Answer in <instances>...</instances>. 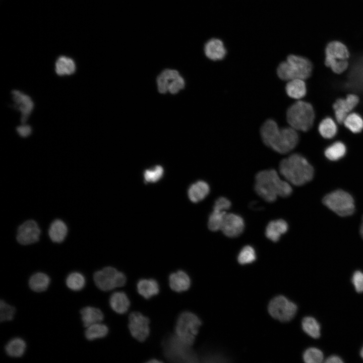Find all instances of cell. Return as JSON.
Listing matches in <instances>:
<instances>
[{
  "instance_id": "obj_28",
  "label": "cell",
  "mask_w": 363,
  "mask_h": 363,
  "mask_svg": "<svg viewBox=\"0 0 363 363\" xmlns=\"http://www.w3.org/2000/svg\"><path fill=\"white\" fill-rule=\"evenodd\" d=\"M76 70L75 62L69 57L59 56L55 62V71L59 76L71 75L75 72Z\"/></svg>"
},
{
  "instance_id": "obj_4",
  "label": "cell",
  "mask_w": 363,
  "mask_h": 363,
  "mask_svg": "<svg viewBox=\"0 0 363 363\" xmlns=\"http://www.w3.org/2000/svg\"><path fill=\"white\" fill-rule=\"evenodd\" d=\"M313 70L311 62L307 58L295 54L289 55L277 68L278 77L284 81L293 79L306 80L309 78Z\"/></svg>"
},
{
  "instance_id": "obj_25",
  "label": "cell",
  "mask_w": 363,
  "mask_h": 363,
  "mask_svg": "<svg viewBox=\"0 0 363 363\" xmlns=\"http://www.w3.org/2000/svg\"><path fill=\"white\" fill-rule=\"evenodd\" d=\"M138 293L144 298L148 299L157 294L159 291L158 282L153 279H142L137 283Z\"/></svg>"
},
{
  "instance_id": "obj_1",
  "label": "cell",
  "mask_w": 363,
  "mask_h": 363,
  "mask_svg": "<svg viewBox=\"0 0 363 363\" xmlns=\"http://www.w3.org/2000/svg\"><path fill=\"white\" fill-rule=\"evenodd\" d=\"M260 134L264 143L280 154L292 151L297 145L299 137L292 128H280L272 119L267 120L262 126Z\"/></svg>"
},
{
  "instance_id": "obj_43",
  "label": "cell",
  "mask_w": 363,
  "mask_h": 363,
  "mask_svg": "<svg viewBox=\"0 0 363 363\" xmlns=\"http://www.w3.org/2000/svg\"><path fill=\"white\" fill-rule=\"evenodd\" d=\"M230 206V201L227 198L221 197L216 200L214 205L213 209L226 211L229 209Z\"/></svg>"
},
{
  "instance_id": "obj_20",
  "label": "cell",
  "mask_w": 363,
  "mask_h": 363,
  "mask_svg": "<svg viewBox=\"0 0 363 363\" xmlns=\"http://www.w3.org/2000/svg\"><path fill=\"white\" fill-rule=\"evenodd\" d=\"M169 284L173 290L180 292L188 290L191 284L189 275L183 270L171 273L169 277Z\"/></svg>"
},
{
  "instance_id": "obj_12",
  "label": "cell",
  "mask_w": 363,
  "mask_h": 363,
  "mask_svg": "<svg viewBox=\"0 0 363 363\" xmlns=\"http://www.w3.org/2000/svg\"><path fill=\"white\" fill-rule=\"evenodd\" d=\"M343 87L347 90L363 95V53L352 62Z\"/></svg>"
},
{
  "instance_id": "obj_34",
  "label": "cell",
  "mask_w": 363,
  "mask_h": 363,
  "mask_svg": "<svg viewBox=\"0 0 363 363\" xmlns=\"http://www.w3.org/2000/svg\"><path fill=\"white\" fill-rule=\"evenodd\" d=\"M86 283L84 276L78 272H74L69 274L66 278L67 286L72 290L79 291L82 289Z\"/></svg>"
},
{
  "instance_id": "obj_24",
  "label": "cell",
  "mask_w": 363,
  "mask_h": 363,
  "mask_svg": "<svg viewBox=\"0 0 363 363\" xmlns=\"http://www.w3.org/2000/svg\"><path fill=\"white\" fill-rule=\"evenodd\" d=\"M285 89L287 95L294 99H300L307 93L306 84L302 79H297L288 81Z\"/></svg>"
},
{
  "instance_id": "obj_41",
  "label": "cell",
  "mask_w": 363,
  "mask_h": 363,
  "mask_svg": "<svg viewBox=\"0 0 363 363\" xmlns=\"http://www.w3.org/2000/svg\"><path fill=\"white\" fill-rule=\"evenodd\" d=\"M163 173V169L160 165H156L152 169L146 170L144 173L145 180L147 182H156L159 180Z\"/></svg>"
},
{
  "instance_id": "obj_8",
  "label": "cell",
  "mask_w": 363,
  "mask_h": 363,
  "mask_svg": "<svg viewBox=\"0 0 363 363\" xmlns=\"http://www.w3.org/2000/svg\"><path fill=\"white\" fill-rule=\"evenodd\" d=\"M323 204L340 216H347L354 211V200L346 192L338 190L327 195L323 199Z\"/></svg>"
},
{
  "instance_id": "obj_26",
  "label": "cell",
  "mask_w": 363,
  "mask_h": 363,
  "mask_svg": "<svg viewBox=\"0 0 363 363\" xmlns=\"http://www.w3.org/2000/svg\"><path fill=\"white\" fill-rule=\"evenodd\" d=\"M67 233V226L62 220L55 219L51 223L48 230V234L53 242L56 243L63 242Z\"/></svg>"
},
{
  "instance_id": "obj_31",
  "label": "cell",
  "mask_w": 363,
  "mask_h": 363,
  "mask_svg": "<svg viewBox=\"0 0 363 363\" xmlns=\"http://www.w3.org/2000/svg\"><path fill=\"white\" fill-rule=\"evenodd\" d=\"M108 332V328L107 326L99 322L87 327L85 335L87 340L92 341L104 337Z\"/></svg>"
},
{
  "instance_id": "obj_29",
  "label": "cell",
  "mask_w": 363,
  "mask_h": 363,
  "mask_svg": "<svg viewBox=\"0 0 363 363\" xmlns=\"http://www.w3.org/2000/svg\"><path fill=\"white\" fill-rule=\"evenodd\" d=\"M50 281V278L47 274L42 272H37L30 277L29 286L33 291L41 292L47 289Z\"/></svg>"
},
{
  "instance_id": "obj_30",
  "label": "cell",
  "mask_w": 363,
  "mask_h": 363,
  "mask_svg": "<svg viewBox=\"0 0 363 363\" xmlns=\"http://www.w3.org/2000/svg\"><path fill=\"white\" fill-rule=\"evenodd\" d=\"M26 344L24 340L20 338L11 339L6 345L5 351L7 354L13 357L22 356L25 351Z\"/></svg>"
},
{
  "instance_id": "obj_7",
  "label": "cell",
  "mask_w": 363,
  "mask_h": 363,
  "mask_svg": "<svg viewBox=\"0 0 363 363\" xmlns=\"http://www.w3.org/2000/svg\"><path fill=\"white\" fill-rule=\"evenodd\" d=\"M202 324L194 313L185 311L178 316L175 326V335L185 343L192 345Z\"/></svg>"
},
{
  "instance_id": "obj_23",
  "label": "cell",
  "mask_w": 363,
  "mask_h": 363,
  "mask_svg": "<svg viewBox=\"0 0 363 363\" xmlns=\"http://www.w3.org/2000/svg\"><path fill=\"white\" fill-rule=\"evenodd\" d=\"M80 314L83 326L86 328L92 324L101 322L104 319L102 311L93 307L83 308L80 311Z\"/></svg>"
},
{
  "instance_id": "obj_37",
  "label": "cell",
  "mask_w": 363,
  "mask_h": 363,
  "mask_svg": "<svg viewBox=\"0 0 363 363\" xmlns=\"http://www.w3.org/2000/svg\"><path fill=\"white\" fill-rule=\"evenodd\" d=\"M226 214V211L213 209L208 219V226L209 229L213 231L220 230Z\"/></svg>"
},
{
  "instance_id": "obj_22",
  "label": "cell",
  "mask_w": 363,
  "mask_h": 363,
  "mask_svg": "<svg viewBox=\"0 0 363 363\" xmlns=\"http://www.w3.org/2000/svg\"><path fill=\"white\" fill-rule=\"evenodd\" d=\"M109 305L111 308L115 312L123 314L128 311L130 302L128 296L125 292L116 291L110 296Z\"/></svg>"
},
{
  "instance_id": "obj_35",
  "label": "cell",
  "mask_w": 363,
  "mask_h": 363,
  "mask_svg": "<svg viewBox=\"0 0 363 363\" xmlns=\"http://www.w3.org/2000/svg\"><path fill=\"white\" fill-rule=\"evenodd\" d=\"M343 124L346 128L353 133H359L363 130V119L356 113H349Z\"/></svg>"
},
{
  "instance_id": "obj_5",
  "label": "cell",
  "mask_w": 363,
  "mask_h": 363,
  "mask_svg": "<svg viewBox=\"0 0 363 363\" xmlns=\"http://www.w3.org/2000/svg\"><path fill=\"white\" fill-rule=\"evenodd\" d=\"M315 117L312 105L304 101L292 104L286 112V119L290 127L296 131L307 132L313 125Z\"/></svg>"
},
{
  "instance_id": "obj_45",
  "label": "cell",
  "mask_w": 363,
  "mask_h": 363,
  "mask_svg": "<svg viewBox=\"0 0 363 363\" xmlns=\"http://www.w3.org/2000/svg\"><path fill=\"white\" fill-rule=\"evenodd\" d=\"M326 363H341L342 360L337 355H332L328 357L325 361Z\"/></svg>"
},
{
  "instance_id": "obj_6",
  "label": "cell",
  "mask_w": 363,
  "mask_h": 363,
  "mask_svg": "<svg viewBox=\"0 0 363 363\" xmlns=\"http://www.w3.org/2000/svg\"><path fill=\"white\" fill-rule=\"evenodd\" d=\"M165 357L170 361L179 362H196L198 356L188 345L175 335L165 337L162 342Z\"/></svg>"
},
{
  "instance_id": "obj_21",
  "label": "cell",
  "mask_w": 363,
  "mask_h": 363,
  "mask_svg": "<svg viewBox=\"0 0 363 363\" xmlns=\"http://www.w3.org/2000/svg\"><path fill=\"white\" fill-rule=\"evenodd\" d=\"M288 228L287 223L283 219L272 220L267 225L265 235L271 241L276 242L279 240L282 234L286 232Z\"/></svg>"
},
{
  "instance_id": "obj_47",
  "label": "cell",
  "mask_w": 363,
  "mask_h": 363,
  "mask_svg": "<svg viewBox=\"0 0 363 363\" xmlns=\"http://www.w3.org/2000/svg\"><path fill=\"white\" fill-rule=\"evenodd\" d=\"M161 362V361L158 360L156 359H152L151 360L148 361V362Z\"/></svg>"
},
{
  "instance_id": "obj_3",
  "label": "cell",
  "mask_w": 363,
  "mask_h": 363,
  "mask_svg": "<svg viewBox=\"0 0 363 363\" xmlns=\"http://www.w3.org/2000/svg\"><path fill=\"white\" fill-rule=\"evenodd\" d=\"M280 174L289 183L299 186L310 182L314 168L302 155L294 153L282 159L279 164Z\"/></svg>"
},
{
  "instance_id": "obj_19",
  "label": "cell",
  "mask_w": 363,
  "mask_h": 363,
  "mask_svg": "<svg viewBox=\"0 0 363 363\" xmlns=\"http://www.w3.org/2000/svg\"><path fill=\"white\" fill-rule=\"evenodd\" d=\"M204 50L206 56L212 60H222L226 54L223 42L218 38L209 40L205 44Z\"/></svg>"
},
{
  "instance_id": "obj_38",
  "label": "cell",
  "mask_w": 363,
  "mask_h": 363,
  "mask_svg": "<svg viewBox=\"0 0 363 363\" xmlns=\"http://www.w3.org/2000/svg\"><path fill=\"white\" fill-rule=\"evenodd\" d=\"M256 255L253 247L251 246H246L239 252L237 261L241 265L251 263L255 261Z\"/></svg>"
},
{
  "instance_id": "obj_14",
  "label": "cell",
  "mask_w": 363,
  "mask_h": 363,
  "mask_svg": "<svg viewBox=\"0 0 363 363\" xmlns=\"http://www.w3.org/2000/svg\"><path fill=\"white\" fill-rule=\"evenodd\" d=\"M40 234V229L37 223L33 220H29L19 227L17 240L21 245H30L39 240Z\"/></svg>"
},
{
  "instance_id": "obj_33",
  "label": "cell",
  "mask_w": 363,
  "mask_h": 363,
  "mask_svg": "<svg viewBox=\"0 0 363 363\" xmlns=\"http://www.w3.org/2000/svg\"><path fill=\"white\" fill-rule=\"evenodd\" d=\"M318 130L323 138L331 139L336 135L337 132V127L332 118L326 117L320 123Z\"/></svg>"
},
{
  "instance_id": "obj_42",
  "label": "cell",
  "mask_w": 363,
  "mask_h": 363,
  "mask_svg": "<svg viewBox=\"0 0 363 363\" xmlns=\"http://www.w3.org/2000/svg\"><path fill=\"white\" fill-rule=\"evenodd\" d=\"M352 282L355 290L361 293L363 292V273L360 271H355L352 277Z\"/></svg>"
},
{
  "instance_id": "obj_13",
  "label": "cell",
  "mask_w": 363,
  "mask_h": 363,
  "mask_svg": "<svg viewBox=\"0 0 363 363\" xmlns=\"http://www.w3.org/2000/svg\"><path fill=\"white\" fill-rule=\"evenodd\" d=\"M149 319L138 312L132 313L129 317V328L131 335L139 341H144L149 335Z\"/></svg>"
},
{
  "instance_id": "obj_48",
  "label": "cell",
  "mask_w": 363,
  "mask_h": 363,
  "mask_svg": "<svg viewBox=\"0 0 363 363\" xmlns=\"http://www.w3.org/2000/svg\"><path fill=\"white\" fill-rule=\"evenodd\" d=\"M360 355L361 357L363 358V347H362L361 351H360Z\"/></svg>"
},
{
  "instance_id": "obj_15",
  "label": "cell",
  "mask_w": 363,
  "mask_h": 363,
  "mask_svg": "<svg viewBox=\"0 0 363 363\" xmlns=\"http://www.w3.org/2000/svg\"><path fill=\"white\" fill-rule=\"evenodd\" d=\"M11 94L14 102L13 107L20 111L21 122L25 124L34 108L32 99L28 95L18 90H12Z\"/></svg>"
},
{
  "instance_id": "obj_36",
  "label": "cell",
  "mask_w": 363,
  "mask_h": 363,
  "mask_svg": "<svg viewBox=\"0 0 363 363\" xmlns=\"http://www.w3.org/2000/svg\"><path fill=\"white\" fill-rule=\"evenodd\" d=\"M303 330L313 338H318L320 336V326L316 320L312 317L304 318L301 323Z\"/></svg>"
},
{
  "instance_id": "obj_17",
  "label": "cell",
  "mask_w": 363,
  "mask_h": 363,
  "mask_svg": "<svg viewBox=\"0 0 363 363\" xmlns=\"http://www.w3.org/2000/svg\"><path fill=\"white\" fill-rule=\"evenodd\" d=\"M245 228L243 218L234 213H227L223 220L220 230L229 237H236L240 235Z\"/></svg>"
},
{
  "instance_id": "obj_44",
  "label": "cell",
  "mask_w": 363,
  "mask_h": 363,
  "mask_svg": "<svg viewBox=\"0 0 363 363\" xmlns=\"http://www.w3.org/2000/svg\"><path fill=\"white\" fill-rule=\"evenodd\" d=\"M16 131L21 137L26 138L32 134V129L30 126L22 124V125L17 127Z\"/></svg>"
},
{
  "instance_id": "obj_40",
  "label": "cell",
  "mask_w": 363,
  "mask_h": 363,
  "mask_svg": "<svg viewBox=\"0 0 363 363\" xmlns=\"http://www.w3.org/2000/svg\"><path fill=\"white\" fill-rule=\"evenodd\" d=\"M16 313L14 307L7 304L4 300L0 301V320L1 322L12 320Z\"/></svg>"
},
{
  "instance_id": "obj_27",
  "label": "cell",
  "mask_w": 363,
  "mask_h": 363,
  "mask_svg": "<svg viewBox=\"0 0 363 363\" xmlns=\"http://www.w3.org/2000/svg\"><path fill=\"white\" fill-rule=\"evenodd\" d=\"M209 192V185L206 182L199 180L190 186L188 195L192 202L197 203L205 198Z\"/></svg>"
},
{
  "instance_id": "obj_39",
  "label": "cell",
  "mask_w": 363,
  "mask_h": 363,
  "mask_svg": "<svg viewBox=\"0 0 363 363\" xmlns=\"http://www.w3.org/2000/svg\"><path fill=\"white\" fill-rule=\"evenodd\" d=\"M303 359L307 363H320L323 360V354L320 349L310 347L304 352Z\"/></svg>"
},
{
  "instance_id": "obj_11",
  "label": "cell",
  "mask_w": 363,
  "mask_h": 363,
  "mask_svg": "<svg viewBox=\"0 0 363 363\" xmlns=\"http://www.w3.org/2000/svg\"><path fill=\"white\" fill-rule=\"evenodd\" d=\"M157 88L161 93L176 94L185 87V82L179 73L175 70L166 69L162 71L157 79Z\"/></svg>"
},
{
  "instance_id": "obj_10",
  "label": "cell",
  "mask_w": 363,
  "mask_h": 363,
  "mask_svg": "<svg viewBox=\"0 0 363 363\" xmlns=\"http://www.w3.org/2000/svg\"><path fill=\"white\" fill-rule=\"evenodd\" d=\"M268 309L273 318L283 322L290 321L297 310L294 303L283 295L273 298L269 302Z\"/></svg>"
},
{
  "instance_id": "obj_32",
  "label": "cell",
  "mask_w": 363,
  "mask_h": 363,
  "mask_svg": "<svg viewBox=\"0 0 363 363\" xmlns=\"http://www.w3.org/2000/svg\"><path fill=\"white\" fill-rule=\"evenodd\" d=\"M346 148L341 142L337 141L328 146L325 150V155L331 161H336L342 158L345 154Z\"/></svg>"
},
{
  "instance_id": "obj_46",
  "label": "cell",
  "mask_w": 363,
  "mask_h": 363,
  "mask_svg": "<svg viewBox=\"0 0 363 363\" xmlns=\"http://www.w3.org/2000/svg\"><path fill=\"white\" fill-rule=\"evenodd\" d=\"M360 234L363 238V218H362V221L361 224L360 228Z\"/></svg>"
},
{
  "instance_id": "obj_9",
  "label": "cell",
  "mask_w": 363,
  "mask_h": 363,
  "mask_svg": "<svg viewBox=\"0 0 363 363\" xmlns=\"http://www.w3.org/2000/svg\"><path fill=\"white\" fill-rule=\"evenodd\" d=\"M96 286L103 291H109L124 286L126 282L125 275L112 267H106L93 275Z\"/></svg>"
},
{
  "instance_id": "obj_16",
  "label": "cell",
  "mask_w": 363,
  "mask_h": 363,
  "mask_svg": "<svg viewBox=\"0 0 363 363\" xmlns=\"http://www.w3.org/2000/svg\"><path fill=\"white\" fill-rule=\"evenodd\" d=\"M358 102V96L354 94H348L345 98L337 99L333 105L337 122L343 123L347 115L356 107Z\"/></svg>"
},
{
  "instance_id": "obj_18",
  "label": "cell",
  "mask_w": 363,
  "mask_h": 363,
  "mask_svg": "<svg viewBox=\"0 0 363 363\" xmlns=\"http://www.w3.org/2000/svg\"><path fill=\"white\" fill-rule=\"evenodd\" d=\"M325 62L348 60L349 51L346 46L339 41L330 42L325 48Z\"/></svg>"
},
{
  "instance_id": "obj_2",
  "label": "cell",
  "mask_w": 363,
  "mask_h": 363,
  "mask_svg": "<svg viewBox=\"0 0 363 363\" xmlns=\"http://www.w3.org/2000/svg\"><path fill=\"white\" fill-rule=\"evenodd\" d=\"M255 190L260 197L268 202L275 201L278 197H287L292 192L290 184L282 180L273 169L262 170L257 173Z\"/></svg>"
}]
</instances>
